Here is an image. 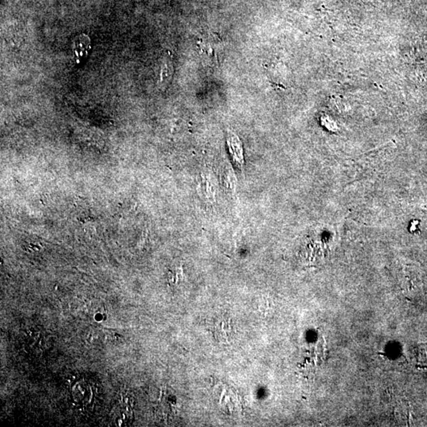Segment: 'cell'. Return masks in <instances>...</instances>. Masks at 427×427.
I'll return each instance as SVG.
<instances>
[{"mask_svg":"<svg viewBox=\"0 0 427 427\" xmlns=\"http://www.w3.org/2000/svg\"><path fill=\"white\" fill-rule=\"evenodd\" d=\"M227 142L229 152L231 154L233 160L239 167H242L244 164V157H243V149H242L240 139H238V137L233 133H229Z\"/></svg>","mask_w":427,"mask_h":427,"instance_id":"cell-1","label":"cell"}]
</instances>
